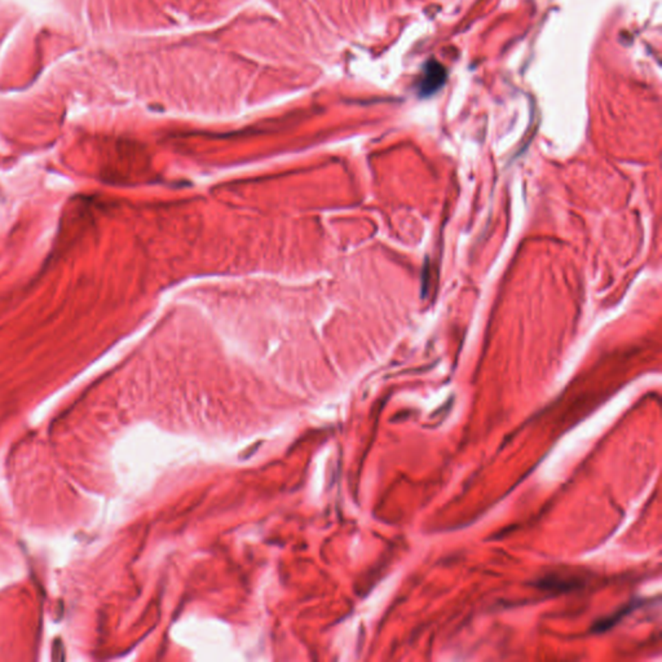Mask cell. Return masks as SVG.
<instances>
[{"label": "cell", "instance_id": "1", "mask_svg": "<svg viewBox=\"0 0 662 662\" xmlns=\"http://www.w3.org/2000/svg\"><path fill=\"white\" fill-rule=\"evenodd\" d=\"M446 71L444 66L437 61H430L424 66L422 79L419 80V95L430 96L445 83Z\"/></svg>", "mask_w": 662, "mask_h": 662}]
</instances>
